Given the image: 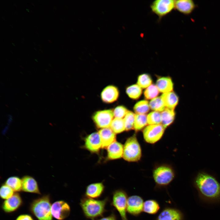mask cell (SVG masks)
<instances>
[{"label": "cell", "instance_id": "cell-1", "mask_svg": "<svg viewBox=\"0 0 220 220\" xmlns=\"http://www.w3.org/2000/svg\"><path fill=\"white\" fill-rule=\"evenodd\" d=\"M193 185L200 199L210 203H220V183L212 175L204 171L198 173Z\"/></svg>", "mask_w": 220, "mask_h": 220}, {"label": "cell", "instance_id": "cell-2", "mask_svg": "<svg viewBox=\"0 0 220 220\" xmlns=\"http://www.w3.org/2000/svg\"><path fill=\"white\" fill-rule=\"evenodd\" d=\"M107 200V198L98 200L84 198L81 200L80 205L86 217L94 219L101 216L104 212Z\"/></svg>", "mask_w": 220, "mask_h": 220}, {"label": "cell", "instance_id": "cell-3", "mask_svg": "<svg viewBox=\"0 0 220 220\" xmlns=\"http://www.w3.org/2000/svg\"><path fill=\"white\" fill-rule=\"evenodd\" d=\"M51 207L49 196L46 195L33 200L30 208L38 220H52Z\"/></svg>", "mask_w": 220, "mask_h": 220}, {"label": "cell", "instance_id": "cell-4", "mask_svg": "<svg viewBox=\"0 0 220 220\" xmlns=\"http://www.w3.org/2000/svg\"><path fill=\"white\" fill-rule=\"evenodd\" d=\"M141 156V149L135 135L129 138L123 146V157L129 162L137 161Z\"/></svg>", "mask_w": 220, "mask_h": 220}, {"label": "cell", "instance_id": "cell-5", "mask_svg": "<svg viewBox=\"0 0 220 220\" xmlns=\"http://www.w3.org/2000/svg\"><path fill=\"white\" fill-rule=\"evenodd\" d=\"M150 7L152 12L160 19L175 9V0H155L152 2Z\"/></svg>", "mask_w": 220, "mask_h": 220}, {"label": "cell", "instance_id": "cell-6", "mask_svg": "<svg viewBox=\"0 0 220 220\" xmlns=\"http://www.w3.org/2000/svg\"><path fill=\"white\" fill-rule=\"evenodd\" d=\"M127 199L126 193L123 190H118L113 194L112 205L118 211L122 220H128L126 216Z\"/></svg>", "mask_w": 220, "mask_h": 220}, {"label": "cell", "instance_id": "cell-7", "mask_svg": "<svg viewBox=\"0 0 220 220\" xmlns=\"http://www.w3.org/2000/svg\"><path fill=\"white\" fill-rule=\"evenodd\" d=\"M174 177L172 170L169 167L162 166L156 169L153 173V177L156 183L162 186L169 184Z\"/></svg>", "mask_w": 220, "mask_h": 220}, {"label": "cell", "instance_id": "cell-8", "mask_svg": "<svg viewBox=\"0 0 220 220\" xmlns=\"http://www.w3.org/2000/svg\"><path fill=\"white\" fill-rule=\"evenodd\" d=\"M165 128L161 124L148 126L143 131L145 140L149 143H155L161 138L164 133Z\"/></svg>", "mask_w": 220, "mask_h": 220}, {"label": "cell", "instance_id": "cell-9", "mask_svg": "<svg viewBox=\"0 0 220 220\" xmlns=\"http://www.w3.org/2000/svg\"><path fill=\"white\" fill-rule=\"evenodd\" d=\"M114 117L113 110L107 109L96 112L92 119L97 127L102 129L110 127Z\"/></svg>", "mask_w": 220, "mask_h": 220}, {"label": "cell", "instance_id": "cell-10", "mask_svg": "<svg viewBox=\"0 0 220 220\" xmlns=\"http://www.w3.org/2000/svg\"><path fill=\"white\" fill-rule=\"evenodd\" d=\"M51 211L54 218L59 220H63L69 215L70 208L66 202L63 200L57 201L52 204Z\"/></svg>", "mask_w": 220, "mask_h": 220}, {"label": "cell", "instance_id": "cell-11", "mask_svg": "<svg viewBox=\"0 0 220 220\" xmlns=\"http://www.w3.org/2000/svg\"><path fill=\"white\" fill-rule=\"evenodd\" d=\"M144 202L143 199L138 195L130 196L128 198L127 211L131 215L137 216L143 211Z\"/></svg>", "mask_w": 220, "mask_h": 220}, {"label": "cell", "instance_id": "cell-12", "mask_svg": "<svg viewBox=\"0 0 220 220\" xmlns=\"http://www.w3.org/2000/svg\"><path fill=\"white\" fill-rule=\"evenodd\" d=\"M85 147L90 151L97 152L102 148V143L98 132L93 133L88 135L85 140Z\"/></svg>", "mask_w": 220, "mask_h": 220}, {"label": "cell", "instance_id": "cell-13", "mask_svg": "<svg viewBox=\"0 0 220 220\" xmlns=\"http://www.w3.org/2000/svg\"><path fill=\"white\" fill-rule=\"evenodd\" d=\"M119 92L116 86L110 85L106 86L101 94L102 101L106 103H111L116 101L119 96Z\"/></svg>", "mask_w": 220, "mask_h": 220}, {"label": "cell", "instance_id": "cell-14", "mask_svg": "<svg viewBox=\"0 0 220 220\" xmlns=\"http://www.w3.org/2000/svg\"><path fill=\"white\" fill-rule=\"evenodd\" d=\"M22 203V200L20 194L16 193L11 197L4 201L2 207L5 212H11L16 210Z\"/></svg>", "mask_w": 220, "mask_h": 220}, {"label": "cell", "instance_id": "cell-15", "mask_svg": "<svg viewBox=\"0 0 220 220\" xmlns=\"http://www.w3.org/2000/svg\"><path fill=\"white\" fill-rule=\"evenodd\" d=\"M183 216L180 211L176 209L168 208L159 214L157 220H183Z\"/></svg>", "mask_w": 220, "mask_h": 220}, {"label": "cell", "instance_id": "cell-16", "mask_svg": "<svg viewBox=\"0 0 220 220\" xmlns=\"http://www.w3.org/2000/svg\"><path fill=\"white\" fill-rule=\"evenodd\" d=\"M22 190L25 192L40 194L38 183L33 177L25 175L22 178Z\"/></svg>", "mask_w": 220, "mask_h": 220}, {"label": "cell", "instance_id": "cell-17", "mask_svg": "<svg viewBox=\"0 0 220 220\" xmlns=\"http://www.w3.org/2000/svg\"><path fill=\"white\" fill-rule=\"evenodd\" d=\"M98 133L101 138L102 148H107L116 141V134L109 127L101 129Z\"/></svg>", "mask_w": 220, "mask_h": 220}, {"label": "cell", "instance_id": "cell-18", "mask_svg": "<svg viewBox=\"0 0 220 220\" xmlns=\"http://www.w3.org/2000/svg\"><path fill=\"white\" fill-rule=\"evenodd\" d=\"M108 158L110 160L120 158L123 156V146L120 143L115 141L107 148Z\"/></svg>", "mask_w": 220, "mask_h": 220}, {"label": "cell", "instance_id": "cell-19", "mask_svg": "<svg viewBox=\"0 0 220 220\" xmlns=\"http://www.w3.org/2000/svg\"><path fill=\"white\" fill-rule=\"evenodd\" d=\"M104 186L102 183H92L86 187L85 194L87 197L94 199L99 197L104 189Z\"/></svg>", "mask_w": 220, "mask_h": 220}, {"label": "cell", "instance_id": "cell-20", "mask_svg": "<svg viewBox=\"0 0 220 220\" xmlns=\"http://www.w3.org/2000/svg\"><path fill=\"white\" fill-rule=\"evenodd\" d=\"M195 7V5L192 0H175V9L183 14H190Z\"/></svg>", "mask_w": 220, "mask_h": 220}, {"label": "cell", "instance_id": "cell-21", "mask_svg": "<svg viewBox=\"0 0 220 220\" xmlns=\"http://www.w3.org/2000/svg\"><path fill=\"white\" fill-rule=\"evenodd\" d=\"M156 86L160 92L163 93L172 91L173 89L172 81L169 77H163L158 78Z\"/></svg>", "mask_w": 220, "mask_h": 220}, {"label": "cell", "instance_id": "cell-22", "mask_svg": "<svg viewBox=\"0 0 220 220\" xmlns=\"http://www.w3.org/2000/svg\"><path fill=\"white\" fill-rule=\"evenodd\" d=\"M166 107L174 109L178 102V97L174 92L163 93L161 96Z\"/></svg>", "mask_w": 220, "mask_h": 220}, {"label": "cell", "instance_id": "cell-23", "mask_svg": "<svg viewBox=\"0 0 220 220\" xmlns=\"http://www.w3.org/2000/svg\"><path fill=\"white\" fill-rule=\"evenodd\" d=\"M175 113L174 109L166 108L161 113V124L166 128L170 125L174 120Z\"/></svg>", "mask_w": 220, "mask_h": 220}, {"label": "cell", "instance_id": "cell-24", "mask_svg": "<svg viewBox=\"0 0 220 220\" xmlns=\"http://www.w3.org/2000/svg\"><path fill=\"white\" fill-rule=\"evenodd\" d=\"M5 184L10 187L15 192H20L22 190V179L16 176L8 178L6 181Z\"/></svg>", "mask_w": 220, "mask_h": 220}, {"label": "cell", "instance_id": "cell-25", "mask_svg": "<svg viewBox=\"0 0 220 220\" xmlns=\"http://www.w3.org/2000/svg\"><path fill=\"white\" fill-rule=\"evenodd\" d=\"M160 209V205L155 200H149L144 202L143 211L150 214L156 213Z\"/></svg>", "mask_w": 220, "mask_h": 220}, {"label": "cell", "instance_id": "cell-26", "mask_svg": "<svg viewBox=\"0 0 220 220\" xmlns=\"http://www.w3.org/2000/svg\"><path fill=\"white\" fill-rule=\"evenodd\" d=\"M110 127L115 134H119L125 130L123 119L115 118L112 121Z\"/></svg>", "mask_w": 220, "mask_h": 220}, {"label": "cell", "instance_id": "cell-27", "mask_svg": "<svg viewBox=\"0 0 220 220\" xmlns=\"http://www.w3.org/2000/svg\"><path fill=\"white\" fill-rule=\"evenodd\" d=\"M126 92L130 98L133 99H137L141 96L142 90L141 88L137 84H134L127 88Z\"/></svg>", "mask_w": 220, "mask_h": 220}, {"label": "cell", "instance_id": "cell-28", "mask_svg": "<svg viewBox=\"0 0 220 220\" xmlns=\"http://www.w3.org/2000/svg\"><path fill=\"white\" fill-rule=\"evenodd\" d=\"M150 108L148 101L143 100L137 103L134 106V109L136 114H145L148 112Z\"/></svg>", "mask_w": 220, "mask_h": 220}, {"label": "cell", "instance_id": "cell-29", "mask_svg": "<svg viewBox=\"0 0 220 220\" xmlns=\"http://www.w3.org/2000/svg\"><path fill=\"white\" fill-rule=\"evenodd\" d=\"M147 116L145 114H136L135 115L134 128L138 131L140 130L147 124Z\"/></svg>", "mask_w": 220, "mask_h": 220}, {"label": "cell", "instance_id": "cell-30", "mask_svg": "<svg viewBox=\"0 0 220 220\" xmlns=\"http://www.w3.org/2000/svg\"><path fill=\"white\" fill-rule=\"evenodd\" d=\"M149 105L151 109L158 112L163 111L166 108L161 97H157L151 100Z\"/></svg>", "mask_w": 220, "mask_h": 220}, {"label": "cell", "instance_id": "cell-31", "mask_svg": "<svg viewBox=\"0 0 220 220\" xmlns=\"http://www.w3.org/2000/svg\"><path fill=\"white\" fill-rule=\"evenodd\" d=\"M152 82L151 76L147 74L140 75L137 79V84L143 89L148 87L152 84Z\"/></svg>", "mask_w": 220, "mask_h": 220}, {"label": "cell", "instance_id": "cell-32", "mask_svg": "<svg viewBox=\"0 0 220 220\" xmlns=\"http://www.w3.org/2000/svg\"><path fill=\"white\" fill-rule=\"evenodd\" d=\"M159 92L156 85L152 84L146 88L144 92V95L146 99L152 100L157 97Z\"/></svg>", "mask_w": 220, "mask_h": 220}, {"label": "cell", "instance_id": "cell-33", "mask_svg": "<svg viewBox=\"0 0 220 220\" xmlns=\"http://www.w3.org/2000/svg\"><path fill=\"white\" fill-rule=\"evenodd\" d=\"M135 115L133 112L129 111L124 117L125 130L128 131L134 128Z\"/></svg>", "mask_w": 220, "mask_h": 220}, {"label": "cell", "instance_id": "cell-34", "mask_svg": "<svg viewBox=\"0 0 220 220\" xmlns=\"http://www.w3.org/2000/svg\"><path fill=\"white\" fill-rule=\"evenodd\" d=\"M147 119L149 125L160 124L161 122V113L157 111L151 112L147 116Z\"/></svg>", "mask_w": 220, "mask_h": 220}, {"label": "cell", "instance_id": "cell-35", "mask_svg": "<svg viewBox=\"0 0 220 220\" xmlns=\"http://www.w3.org/2000/svg\"><path fill=\"white\" fill-rule=\"evenodd\" d=\"M14 191L5 184L2 185L0 188V196L3 199H7L11 197L14 194Z\"/></svg>", "mask_w": 220, "mask_h": 220}, {"label": "cell", "instance_id": "cell-36", "mask_svg": "<svg viewBox=\"0 0 220 220\" xmlns=\"http://www.w3.org/2000/svg\"><path fill=\"white\" fill-rule=\"evenodd\" d=\"M128 110L123 105H119L116 107L113 110L115 118L122 119L127 114Z\"/></svg>", "mask_w": 220, "mask_h": 220}, {"label": "cell", "instance_id": "cell-37", "mask_svg": "<svg viewBox=\"0 0 220 220\" xmlns=\"http://www.w3.org/2000/svg\"><path fill=\"white\" fill-rule=\"evenodd\" d=\"M16 220H34L30 215L27 214L22 215H19Z\"/></svg>", "mask_w": 220, "mask_h": 220}, {"label": "cell", "instance_id": "cell-38", "mask_svg": "<svg viewBox=\"0 0 220 220\" xmlns=\"http://www.w3.org/2000/svg\"><path fill=\"white\" fill-rule=\"evenodd\" d=\"M99 220H116L115 215L112 214L110 215L101 218Z\"/></svg>", "mask_w": 220, "mask_h": 220}]
</instances>
